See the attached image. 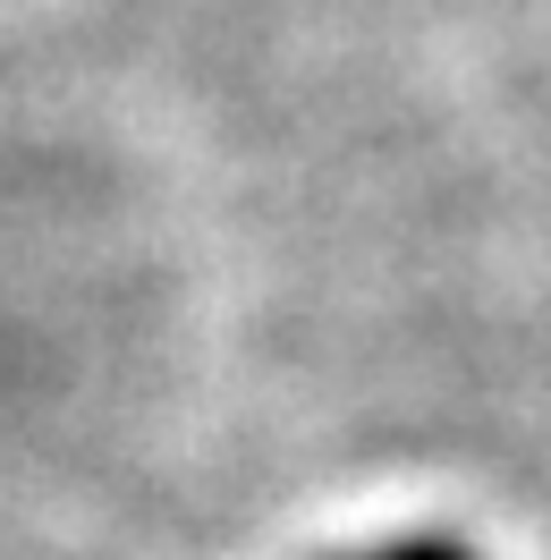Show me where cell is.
Segmentation results:
<instances>
[{
	"label": "cell",
	"instance_id": "obj_1",
	"mask_svg": "<svg viewBox=\"0 0 551 560\" xmlns=\"http://www.w3.org/2000/svg\"><path fill=\"white\" fill-rule=\"evenodd\" d=\"M365 560H467V552H458V544H424V535H415V544H390V552H365Z\"/></svg>",
	"mask_w": 551,
	"mask_h": 560
}]
</instances>
